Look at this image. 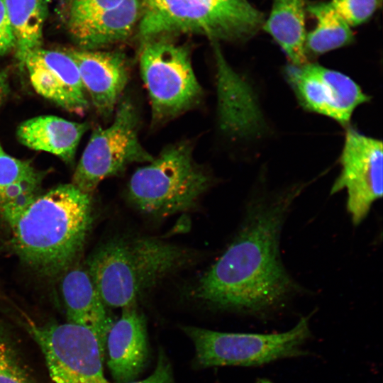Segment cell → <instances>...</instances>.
Returning a JSON list of instances; mask_svg holds the SVG:
<instances>
[{"instance_id":"obj_9","label":"cell","mask_w":383,"mask_h":383,"mask_svg":"<svg viewBox=\"0 0 383 383\" xmlns=\"http://www.w3.org/2000/svg\"><path fill=\"white\" fill-rule=\"evenodd\" d=\"M28 331L39 346L54 383H109L98 340L87 328L71 323L36 325Z\"/></svg>"},{"instance_id":"obj_8","label":"cell","mask_w":383,"mask_h":383,"mask_svg":"<svg viewBox=\"0 0 383 383\" xmlns=\"http://www.w3.org/2000/svg\"><path fill=\"white\" fill-rule=\"evenodd\" d=\"M115 111L110 126L92 132L72 176V184L84 193L91 194L101 181L132 164L154 159L140 141L139 116L133 101L121 99Z\"/></svg>"},{"instance_id":"obj_5","label":"cell","mask_w":383,"mask_h":383,"mask_svg":"<svg viewBox=\"0 0 383 383\" xmlns=\"http://www.w3.org/2000/svg\"><path fill=\"white\" fill-rule=\"evenodd\" d=\"M211 179L194 158L189 141L166 146L132 174L128 196L139 211L165 216L189 210L209 189Z\"/></svg>"},{"instance_id":"obj_19","label":"cell","mask_w":383,"mask_h":383,"mask_svg":"<svg viewBox=\"0 0 383 383\" xmlns=\"http://www.w3.org/2000/svg\"><path fill=\"white\" fill-rule=\"evenodd\" d=\"M213 43L218 123L227 133H238L246 121V96L243 83L227 63L218 44Z\"/></svg>"},{"instance_id":"obj_6","label":"cell","mask_w":383,"mask_h":383,"mask_svg":"<svg viewBox=\"0 0 383 383\" xmlns=\"http://www.w3.org/2000/svg\"><path fill=\"white\" fill-rule=\"evenodd\" d=\"M183 332L195 349L194 365L260 366L305 355L304 345L311 336L309 317H302L291 329L279 333L219 332L185 326Z\"/></svg>"},{"instance_id":"obj_24","label":"cell","mask_w":383,"mask_h":383,"mask_svg":"<svg viewBox=\"0 0 383 383\" xmlns=\"http://www.w3.org/2000/svg\"><path fill=\"white\" fill-rule=\"evenodd\" d=\"M329 2L352 28L369 21L381 6L382 0H331Z\"/></svg>"},{"instance_id":"obj_23","label":"cell","mask_w":383,"mask_h":383,"mask_svg":"<svg viewBox=\"0 0 383 383\" xmlns=\"http://www.w3.org/2000/svg\"><path fill=\"white\" fill-rule=\"evenodd\" d=\"M0 383H35L13 342L0 326Z\"/></svg>"},{"instance_id":"obj_12","label":"cell","mask_w":383,"mask_h":383,"mask_svg":"<svg viewBox=\"0 0 383 383\" xmlns=\"http://www.w3.org/2000/svg\"><path fill=\"white\" fill-rule=\"evenodd\" d=\"M35 91L65 110L82 114L89 106L78 67L67 52L38 48L25 58Z\"/></svg>"},{"instance_id":"obj_25","label":"cell","mask_w":383,"mask_h":383,"mask_svg":"<svg viewBox=\"0 0 383 383\" xmlns=\"http://www.w3.org/2000/svg\"><path fill=\"white\" fill-rule=\"evenodd\" d=\"M123 0H64L61 16L65 24L86 19L110 9Z\"/></svg>"},{"instance_id":"obj_1","label":"cell","mask_w":383,"mask_h":383,"mask_svg":"<svg viewBox=\"0 0 383 383\" xmlns=\"http://www.w3.org/2000/svg\"><path fill=\"white\" fill-rule=\"evenodd\" d=\"M297 193L252 204L235 239L192 287V298L211 308L252 313L282 303L292 282L279 258V234Z\"/></svg>"},{"instance_id":"obj_28","label":"cell","mask_w":383,"mask_h":383,"mask_svg":"<svg viewBox=\"0 0 383 383\" xmlns=\"http://www.w3.org/2000/svg\"><path fill=\"white\" fill-rule=\"evenodd\" d=\"M8 91V81L6 75L0 71V106Z\"/></svg>"},{"instance_id":"obj_26","label":"cell","mask_w":383,"mask_h":383,"mask_svg":"<svg viewBox=\"0 0 383 383\" xmlns=\"http://www.w3.org/2000/svg\"><path fill=\"white\" fill-rule=\"evenodd\" d=\"M127 383H175L172 364L165 350L159 349L156 367L150 376L142 380Z\"/></svg>"},{"instance_id":"obj_15","label":"cell","mask_w":383,"mask_h":383,"mask_svg":"<svg viewBox=\"0 0 383 383\" xmlns=\"http://www.w3.org/2000/svg\"><path fill=\"white\" fill-rule=\"evenodd\" d=\"M61 289L67 322L89 329L104 357L106 337L113 321L87 270L72 266L62 274Z\"/></svg>"},{"instance_id":"obj_17","label":"cell","mask_w":383,"mask_h":383,"mask_svg":"<svg viewBox=\"0 0 383 383\" xmlns=\"http://www.w3.org/2000/svg\"><path fill=\"white\" fill-rule=\"evenodd\" d=\"M88 128L87 123L74 122L56 116H40L21 123L17 136L23 145L30 149L48 152L72 162Z\"/></svg>"},{"instance_id":"obj_22","label":"cell","mask_w":383,"mask_h":383,"mask_svg":"<svg viewBox=\"0 0 383 383\" xmlns=\"http://www.w3.org/2000/svg\"><path fill=\"white\" fill-rule=\"evenodd\" d=\"M306 11L316 20L315 28L306 34V53L322 55L347 46L354 41L352 28L335 11L330 2L307 4Z\"/></svg>"},{"instance_id":"obj_7","label":"cell","mask_w":383,"mask_h":383,"mask_svg":"<svg viewBox=\"0 0 383 383\" xmlns=\"http://www.w3.org/2000/svg\"><path fill=\"white\" fill-rule=\"evenodd\" d=\"M152 122H167L195 106L203 90L194 73L190 50L160 38L145 41L139 56Z\"/></svg>"},{"instance_id":"obj_13","label":"cell","mask_w":383,"mask_h":383,"mask_svg":"<svg viewBox=\"0 0 383 383\" xmlns=\"http://www.w3.org/2000/svg\"><path fill=\"white\" fill-rule=\"evenodd\" d=\"M86 91L94 108L105 118L112 116L130 75L128 60L119 51L71 49Z\"/></svg>"},{"instance_id":"obj_16","label":"cell","mask_w":383,"mask_h":383,"mask_svg":"<svg viewBox=\"0 0 383 383\" xmlns=\"http://www.w3.org/2000/svg\"><path fill=\"white\" fill-rule=\"evenodd\" d=\"M145 0H123L92 17L65 24L82 49L97 50L128 38L142 17Z\"/></svg>"},{"instance_id":"obj_4","label":"cell","mask_w":383,"mask_h":383,"mask_svg":"<svg viewBox=\"0 0 383 383\" xmlns=\"http://www.w3.org/2000/svg\"><path fill=\"white\" fill-rule=\"evenodd\" d=\"M265 20L248 0H145L138 34L143 43L180 33L241 42L256 35Z\"/></svg>"},{"instance_id":"obj_2","label":"cell","mask_w":383,"mask_h":383,"mask_svg":"<svg viewBox=\"0 0 383 383\" xmlns=\"http://www.w3.org/2000/svg\"><path fill=\"white\" fill-rule=\"evenodd\" d=\"M14 253L39 275L55 278L81 253L92 223L91 194L72 183L0 208Z\"/></svg>"},{"instance_id":"obj_27","label":"cell","mask_w":383,"mask_h":383,"mask_svg":"<svg viewBox=\"0 0 383 383\" xmlns=\"http://www.w3.org/2000/svg\"><path fill=\"white\" fill-rule=\"evenodd\" d=\"M16 47L15 38L11 27L4 0H0V55Z\"/></svg>"},{"instance_id":"obj_20","label":"cell","mask_w":383,"mask_h":383,"mask_svg":"<svg viewBox=\"0 0 383 383\" xmlns=\"http://www.w3.org/2000/svg\"><path fill=\"white\" fill-rule=\"evenodd\" d=\"M15 38L16 56L23 66L27 55L41 48L48 0H4Z\"/></svg>"},{"instance_id":"obj_14","label":"cell","mask_w":383,"mask_h":383,"mask_svg":"<svg viewBox=\"0 0 383 383\" xmlns=\"http://www.w3.org/2000/svg\"><path fill=\"white\" fill-rule=\"evenodd\" d=\"M108 367L116 383L135 380L145 368L149 358L145 317L135 304L122 308L106 337Z\"/></svg>"},{"instance_id":"obj_3","label":"cell","mask_w":383,"mask_h":383,"mask_svg":"<svg viewBox=\"0 0 383 383\" xmlns=\"http://www.w3.org/2000/svg\"><path fill=\"white\" fill-rule=\"evenodd\" d=\"M194 259L189 249L157 238L123 235L98 247L87 270L104 304L124 308Z\"/></svg>"},{"instance_id":"obj_11","label":"cell","mask_w":383,"mask_h":383,"mask_svg":"<svg viewBox=\"0 0 383 383\" xmlns=\"http://www.w3.org/2000/svg\"><path fill=\"white\" fill-rule=\"evenodd\" d=\"M287 79L306 110L345 126L354 111L369 101L360 87L348 75L318 64L289 65Z\"/></svg>"},{"instance_id":"obj_29","label":"cell","mask_w":383,"mask_h":383,"mask_svg":"<svg viewBox=\"0 0 383 383\" xmlns=\"http://www.w3.org/2000/svg\"><path fill=\"white\" fill-rule=\"evenodd\" d=\"M255 383H274L271 380L266 378H258Z\"/></svg>"},{"instance_id":"obj_10","label":"cell","mask_w":383,"mask_h":383,"mask_svg":"<svg viewBox=\"0 0 383 383\" xmlns=\"http://www.w3.org/2000/svg\"><path fill=\"white\" fill-rule=\"evenodd\" d=\"M340 162V173L331 194L346 190L347 209L353 223L357 225L382 196V143L349 127Z\"/></svg>"},{"instance_id":"obj_18","label":"cell","mask_w":383,"mask_h":383,"mask_svg":"<svg viewBox=\"0 0 383 383\" xmlns=\"http://www.w3.org/2000/svg\"><path fill=\"white\" fill-rule=\"evenodd\" d=\"M306 0H274L262 29L279 45L292 65L307 62Z\"/></svg>"},{"instance_id":"obj_21","label":"cell","mask_w":383,"mask_h":383,"mask_svg":"<svg viewBox=\"0 0 383 383\" xmlns=\"http://www.w3.org/2000/svg\"><path fill=\"white\" fill-rule=\"evenodd\" d=\"M44 174L30 161L8 154L0 143V208L21 204L38 194Z\"/></svg>"}]
</instances>
